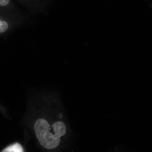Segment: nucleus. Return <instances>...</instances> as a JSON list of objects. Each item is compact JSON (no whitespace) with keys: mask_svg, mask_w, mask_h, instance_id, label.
Listing matches in <instances>:
<instances>
[{"mask_svg":"<svg viewBox=\"0 0 152 152\" xmlns=\"http://www.w3.org/2000/svg\"><path fill=\"white\" fill-rule=\"evenodd\" d=\"M34 128L39 142L48 149H53L58 147L60 138L65 134L66 131V125L62 122H57L50 126L44 119L37 120Z\"/></svg>","mask_w":152,"mask_h":152,"instance_id":"obj_1","label":"nucleus"},{"mask_svg":"<svg viewBox=\"0 0 152 152\" xmlns=\"http://www.w3.org/2000/svg\"><path fill=\"white\" fill-rule=\"evenodd\" d=\"M2 152H24V151L20 144L16 143L7 147Z\"/></svg>","mask_w":152,"mask_h":152,"instance_id":"obj_2","label":"nucleus"},{"mask_svg":"<svg viewBox=\"0 0 152 152\" xmlns=\"http://www.w3.org/2000/svg\"><path fill=\"white\" fill-rule=\"evenodd\" d=\"M8 28V25L7 22L1 20L0 21V32H4L7 30Z\"/></svg>","mask_w":152,"mask_h":152,"instance_id":"obj_3","label":"nucleus"},{"mask_svg":"<svg viewBox=\"0 0 152 152\" xmlns=\"http://www.w3.org/2000/svg\"><path fill=\"white\" fill-rule=\"evenodd\" d=\"M10 0H0V5L1 6H5L9 4Z\"/></svg>","mask_w":152,"mask_h":152,"instance_id":"obj_4","label":"nucleus"}]
</instances>
